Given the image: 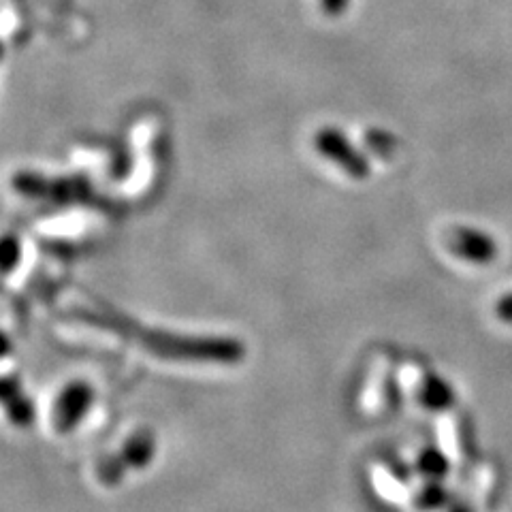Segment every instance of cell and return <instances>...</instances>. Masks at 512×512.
Instances as JSON below:
<instances>
[{
	"label": "cell",
	"instance_id": "cell-1",
	"mask_svg": "<svg viewBox=\"0 0 512 512\" xmlns=\"http://www.w3.org/2000/svg\"><path fill=\"white\" fill-rule=\"evenodd\" d=\"M156 457V438L152 431L139 429L135 434L128 436L116 455L107 457L96 476H99V483L114 487L118 485L126 470H143L148 468Z\"/></svg>",
	"mask_w": 512,
	"mask_h": 512
},
{
	"label": "cell",
	"instance_id": "cell-6",
	"mask_svg": "<svg viewBox=\"0 0 512 512\" xmlns=\"http://www.w3.org/2000/svg\"><path fill=\"white\" fill-rule=\"evenodd\" d=\"M414 470L427 480H444L451 472V459L438 446H425L414 459Z\"/></svg>",
	"mask_w": 512,
	"mask_h": 512
},
{
	"label": "cell",
	"instance_id": "cell-2",
	"mask_svg": "<svg viewBox=\"0 0 512 512\" xmlns=\"http://www.w3.org/2000/svg\"><path fill=\"white\" fill-rule=\"evenodd\" d=\"M316 150L323 154L325 158L333 160L335 165L342 167L350 178L355 180H367L372 173L370 160L365 158V154L361 150H357L352 143L348 141V137L338 131V128H320L316 133Z\"/></svg>",
	"mask_w": 512,
	"mask_h": 512
},
{
	"label": "cell",
	"instance_id": "cell-7",
	"mask_svg": "<svg viewBox=\"0 0 512 512\" xmlns=\"http://www.w3.org/2000/svg\"><path fill=\"white\" fill-rule=\"evenodd\" d=\"M416 506L421 510H440L448 504V491L442 487V480H427L414 495Z\"/></svg>",
	"mask_w": 512,
	"mask_h": 512
},
{
	"label": "cell",
	"instance_id": "cell-5",
	"mask_svg": "<svg viewBox=\"0 0 512 512\" xmlns=\"http://www.w3.org/2000/svg\"><path fill=\"white\" fill-rule=\"evenodd\" d=\"M416 399H419L423 408L431 412H446L455 406L457 395L453 384L446 378L427 372L416 382Z\"/></svg>",
	"mask_w": 512,
	"mask_h": 512
},
{
	"label": "cell",
	"instance_id": "cell-3",
	"mask_svg": "<svg viewBox=\"0 0 512 512\" xmlns=\"http://www.w3.org/2000/svg\"><path fill=\"white\" fill-rule=\"evenodd\" d=\"M94 402V391L88 382L75 380L64 384L52 408V427L58 434H71L84 421Z\"/></svg>",
	"mask_w": 512,
	"mask_h": 512
},
{
	"label": "cell",
	"instance_id": "cell-10",
	"mask_svg": "<svg viewBox=\"0 0 512 512\" xmlns=\"http://www.w3.org/2000/svg\"><path fill=\"white\" fill-rule=\"evenodd\" d=\"M350 5V0H320V9H323L331 18L342 15Z\"/></svg>",
	"mask_w": 512,
	"mask_h": 512
},
{
	"label": "cell",
	"instance_id": "cell-9",
	"mask_svg": "<svg viewBox=\"0 0 512 512\" xmlns=\"http://www.w3.org/2000/svg\"><path fill=\"white\" fill-rule=\"evenodd\" d=\"M495 314H498L502 323L512 325V293L504 295L498 303H495Z\"/></svg>",
	"mask_w": 512,
	"mask_h": 512
},
{
	"label": "cell",
	"instance_id": "cell-4",
	"mask_svg": "<svg viewBox=\"0 0 512 512\" xmlns=\"http://www.w3.org/2000/svg\"><path fill=\"white\" fill-rule=\"evenodd\" d=\"M448 246L457 259L472 265H489L500 252L498 242L489 233L472 227H457L448 237Z\"/></svg>",
	"mask_w": 512,
	"mask_h": 512
},
{
	"label": "cell",
	"instance_id": "cell-11",
	"mask_svg": "<svg viewBox=\"0 0 512 512\" xmlns=\"http://www.w3.org/2000/svg\"><path fill=\"white\" fill-rule=\"evenodd\" d=\"M448 512H472V508H470L468 504H457V506H453Z\"/></svg>",
	"mask_w": 512,
	"mask_h": 512
},
{
	"label": "cell",
	"instance_id": "cell-8",
	"mask_svg": "<svg viewBox=\"0 0 512 512\" xmlns=\"http://www.w3.org/2000/svg\"><path fill=\"white\" fill-rule=\"evenodd\" d=\"M20 256H22V248H20V242L15 237L7 235L5 242H3V269L5 274L9 276L13 267L20 263Z\"/></svg>",
	"mask_w": 512,
	"mask_h": 512
}]
</instances>
